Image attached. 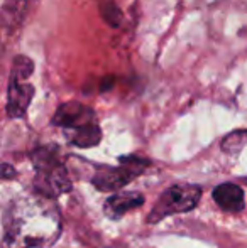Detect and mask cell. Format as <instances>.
Segmentation results:
<instances>
[{"label": "cell", "instance_id": "obj_1", "mask_svg": "<svg viewBox=\"0 0 247 248\" xmlns=\"http://www.w3.org/2000/svg\"><path fill=\"white\" fill-rule=\"evenodd\" d=\"M61 233V215L53 199L41 194L16 198L3 213L7 248H46Z\"/></svg>", "mask_w": 247, "mask_h": 248}, {"label": "cell", "instance_id": "obj_2", "mask_svg": "<svg viewBox=\"0 0 247 248\" xmlns=\"http://www.w3.org/2000/svg\"><path fill=\"white\" fill-rule=\"evenodd\" d=\"M53 125L63 128L66 140L76 147H93L102 139V130L97 122L95 111L78 101L60 105L53 117Z\"/></svg>", "mask_w": 247, "mask_h": 248}, {"label": "cell", "instance_id": "obj_3", "mask_svg": "<svg viewBox=\"0 0 247 248\" xmlns=\"http://www.w3.org/2000/svg\"><path fill=\"white\" fill-rule=\"evenodd\" d=\"M36 176H34V189L44 198L54 199L71 189L68 170L63 166L58 150L53 147H41L31 154Z\"/></svg>", "mask_w": 247, "mask_h": 248}, {"label": "cell", "instance_id": "obj_4", "mask_svg": "<svg viewBox=\"0 0 247 248\" xmlns=\"http://www.w3.org/2000/svg\"><path fill=\"white\" fill-rule=\"evenodd\" d=\"M200 196L201 189L195 184H175L166 189L163 196L156 201L154 208L148 216V221L158 223L168 216L190 211L198 204Z\"/></svg>", "mask_w": 247, "mask_h": 248}, {"label": "cell", "instance_id": "obj_5", "mask_svg": "<svg viewBox=\"0 0 247 248\" xmlns=\"http://www.w3.org/2000/svg\"><path fill=\"white\" fill-rule=\"evenodd\" d=\"M148 166V160H142L139 157H124V159H120V166L100 167L99 172H95V176H93L92 183L100 191L115 193V191L122 189L124 186H127L139 174L144 172Z\"/></svg>", "mask_w": 247, "mask_h": 248}, {"label": "cell", "instance_id": "obj_6", "mask_svg": "<svg viewBox=\"0 0 247 248\" xmlns=\"http://www.w3.org/2000/svg\"><path fill=\"white\" fill-rule=\"evenodd\" d=\"M33 98H34V86L31 83L10 78L9 93H7V115L10 118L24 117Z\"/></svg>", "mask_w": 247, "mask_h": 248}, {"label": "cell", "instance_id": "obj_7", "mask_svg": "<svg viewBox=\"0 0 247 248\" xmlns=\"http://www.w3.org/2000/svg\"><path fill=\"white\" fill-rule=\"evenodd\" d=\"M214 199L224 211H231V213L242 211L246 206V196L242 187H239L237 184H232V183H225L215 187Z\"/></svg>", "mask_w": 247, "mask_h": 248}, {"label": "cell", "instance_id": "obj_8", "mask_svg": "<svg viewBox=\"0 0 247 248\" xmlns=\"http://www.w3.org/2000/svg\"><path fill=\"white\" fill-rule=\"evenodd\" d=\"M144 202V198L139 193H117L110 196L105 202V213L110 218H120L131 209H135Z\"/></svg>", "mask_w": 247, "mask_h": 248}, {"label": "cell", "instance_id": "obj_9", "mask_svg": "<svg viewBox=\"0 0 247 248\" xmlns=\"http://www.w3.org/2000/svg\"><path fill=\"white\" fill-rule=\"evenodd\" d=\"M29 9V0H5L2 7V22L5 27H14L24 20Z\"/></svg>", "mask_w": 247, "mask_h": 248}, {"label": "cell", "instance_id": "obj_10", "mask_svg": "<svg viewBox=\"0 0 247 248\" xmlns=\"http://www.w3.org/2000/svg\"><path fill=\"white\" fill-rule=\"evenodd\" d=\"M34 71V62L27 56H16L12 61V69H10V78L20 79V81H26Z\"/></svg>", "mask_w": 247, "mask_h": 248}, {"label": "cell", "instance_id": "obj_11", "mask_svg": "<svg viewBox=\"0 0 247 248\" xmlns=\"http://www.w3.org/2000/svg\"><path fill=\"white\" fill-rule=\"evenodd\" d=\"M247 144V130H237L234 134L227 135L222 142V149L225 152H237Z\"/></svg>", "mask_w": 247, "mask_h": 248}, {"label": "cell", "instance_id": "obj_12", "mask_svg": "<svg viewBox=\"0 0 247 248\" xmlns=\"http://www.w3.org/2000/svg\"><path fill=\"white\" fill-rule=\"evenodd\" d=\"M186 5H208V3H214L215 0H183Z\"/></svg>", "mask_w": 247, "mask_h": 248}]
</instances>
